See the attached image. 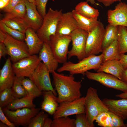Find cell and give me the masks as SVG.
Listing matches in <instances>:
<instances>
[{
    "mask_svg": "<svg viewBox=\"0 0 127 127\" xmlns=\"http://www.w3.org/2000/svg\"><path fill=\"white\" fill-rule=\"evenodd\" d=\"M79 27L88 32L93 30L99 24L98 18H88L81 15L74 9L72 11Z\"/></svg>",
    "mask_w": 127,
    "mask_h": 127,
    "instance_id": "603a6c76",
    "label": "cell"
},
{
    "mask_svg": "<svg viewBox=\"0 0 127 127\" xmlns=\"http://www.w3.org/2000/svg\"><path fill=\"white\" fill-rule=\"evenodd\" d=\"M95 121L98 125L103 127H114L111 118L108 111L103 112L96 118Z\"/></svg>",
    "mask_w": 127,
    "mask_h": 127,
    "instance_id": "d590c367",
    "label": "cell"
},
{
    "mask_svg": "<svg viewBox=\"0 0 127 127\" xmlns=\"http://www.w3.org/2000/svg\"><path fill=\"white\" fill-rule=\"evenodd\" d=\"M108 112L111 118L114 127H127V124L124 123L122 118L110 111Z\"/></svg>",
    "mask_w": 127,
    "mask_h": 127,
    "instance_id": "f35d334b",
    "label": "cell"
},
{
    "mask_svg": "<svg viewBox=\"0 0 127 127\" xmlns=\"http://www.w3.org/2000/svg\"><path fill=\"white\" fill-rule=\"evenodd\" d=\"M107 15L109 24L127 27V4L126 3L119 2L114 9L108 11Z\"/></svg>",
    "mask_w": 127,
    "mask_h": 127,
    "instance_id": "5bb4252c",
    "label": "cell"
},
{
    "mask_svg": "<svg viewBox=\"0 0 127 127\" xmlns=\"http://www.w3.org/2000/svg\"><path fill=\"white\" fill-rule=\"evenodd\" d=\"M63 14L61 9L59 11L49 8L43 18L41 26L36 32L44 43H49L51 36L56 34L58 23Z\"/></svg>",
    "mask_w": 127,
    "mask_h": 127,
    "instance_id": "277c9868",
    "label": "cell"
},
{
    "mask_svg": "<svg viewBox=\"0 0 127 127\" xmlns=\"http://www.w3.org/2000/svg\"><path fill=\"white\" fill-rule=\"evenodd\" d=\"M118 49L120 54L127 52V27L118 26L117 40Z\"/></svg>",
    "mask_w": 127,
    "mask_h": 127,
    "instance_id": "f546056e",
    "label": "cell"
},
{
    "mask_svg": "<svg viewBox=\"0 0 127 127\" xmlns=\"http://www.w3.org/2000/svg\"><path fill=\"white\" fill-rule=\"evenodd\" d=\"M48 0H35L36 5L38 11L43 18L45 15L46 7Z\"/></svg>",
    "mask_w": 127,
    "mask_h": 127,
    "instance_id": "ab89813d",
    "label": "cell"
},
{
    "mask_svg": "<svg viewBox=\"0 0 127 127\" xmlns=\"http://www.w3.org/2000/svg\"><path fill=\"white\" fill-rule=\"evenodd\" d=\"M48 117L43 111L39 112L31 119L28 127H43L45 120Z\"/></svg>",
    "mask_w": 127,
    "mask_h": 127,
    "instance_id": "8d00e7d4",
    "label": "cell"
},
{
    "mask_svg": "<svg viewBox=\"0 0 127 127\" xmlns=\"http://www.w3.org/2000/svg\"><path fill=\"white\" fill-rule=\"evenodd\" d=\"M88 32L79 28L72 32L70 35L72 41L71 49L68 51V59L74 56L80 60L86 57L85 48Z\"/></svg>",
    "mask_w": 127,
    "mask_h": 127,
    "instance_id": "9c48e42d",
    "label": "cell"
},
{
    "mask_svg": "<svg viewBox=\"0 0 127 127\" xmlns=\"http://www.w3.org/2000/svg\"><path fill=\"white\" fill-rule=\"evenodd\" d=\"M23 77L16 76L13 85L11 88L12 94L15 99L21 98L27 95L24 88L21 83Z\"/></svg>",
    "mask_w": 127,
    "mask_h": 127,
    "instance_id": "1f68e13d",
    "label": "cell"
},
{
    "mask_svg": "<svg viewBox=\"0 0 127 127\" xmlns=\"http://www.w3.org/2000/svg\"><path fill=\"white\" fill-rule=\"evenodd\" d=\"M84 103L85 113L90 127H95L94 121L100 114L109 111L99 97L97 90L90 87L87 89Z\"/></svg>",
    "mask_w": 127,
    "mask_h": 127,
    "instance_id": "3957f363",
    "label": "cell"
},
{
    "mask_svg": "<svg viewBox=\"0 0 127 127\" xmlns=\"http://www.w3.org/2000/svg\"><path fill=\"white\" fill-rule=\"evenodd\" d=\"M118 35V26H114L109 24L105 29L102 44L103 50L113 41L117 40Z\"/></svg>",
    "mask_w": 127,
    "mask_h": 127,
    "instance_id": "83f0119b",
    "label": "cell"
},
{
    "mask_svg": "<svg viewBox=\"0 0 127 127\" xmlns=\"http://www.w3.org/2000/svg\"><path fill=\"white\" fill-rule=\"evenodd\" d=\"M11 61L10 58L7 59L0 70V92L12 87L16 75L13 70Z\"/></svg>",
    "mask_w": 127,
    "mask_h": 127,
    "instance_id": "e0dca14e",
    "label": "cell"
},
{
    "mask_svg": "<svg viewBox=\"0 0 127 127\" xmlns=\"http://www.w3.org/2000/svg\"><path fill=\"white\" fill-rule=\"evenodd\" d=\"M10 0H0V9L2 10L8 4Z\"/></svg>",
    "mask_w": 127,
    "mask_h": 127,
    "instance_id": "bcb514c9",
    "label": "cell"
},
{
    "mask_svg": "<svg viewBox=\"0 0 127 127\" xmlns=\"http://www.w3.org/2000/svg\"><path fill=\"white\" fill-rule=\"evenodd\" d=\"M51 127H75V119H71L68 116L54 119Z\"/></svg>",
    "mask_w": 127,
    "mask_h": 127,
    "instance_id": "836d02e7",
    "label": "cell"
},
{
    "mask_svg": "<svg viewBox=\"0 0 127 127\" xmlns=\"http://www.w3.org/2000/svg\"><path fill=\"white\" fill-rule=\"evenodd\" d=\"M21 83L25 89L27 95L35 98L42 95L43 92L40 90L29 78L23 77L21 80Z\"/></svg>",
    "mask_w": 127,
    "mask_h": 127,
    "instance_id": "f1b7e54d",
    "label": "cell"
},
{
    "mask_svg": "<svg viewBox=\"0 0 127 127\" xmlns=\"http://www.w3.org/2000/svg\"><path fill=\"white\" fill-rule=\"evenodd\" d=\"M34 97L27 96L21 98L16 99L6 107L12 111L24 108H35L36 105L33 103Z\"/></svg>",
    "mask_w": 127,
    "mask_h": 127,
    "instance_id": "d4e9b609",
    "label": "cell"
},
{
    "mask_svg": "<svg viewBox=\"0 0 127 127\" xmlns=\"http://www.w3.org/2000/svg\"><path fill=\"white\" fill-rule=\"evenodd\" d=\"M55 90L60 103L71 101L81 97V82L75 80L73 75H65L53 72L52 73Z\"/></svg>",
    "mask_w": 127,
    "mask_h": 127,
    "instance_id": "6da1fadb",
    "label": "cell"
},
{
    "mask_svg": "<svg viewBox=\"0 0 127 127\" xmlns=\"http://www.w3.org/2000/svg\"><path fill=\"white\" fill-rule=\"evenodd\" d=\"M50 73L44 64L41 62L29 78L41 91H51L56 96L57 93L51 83Z\"/></svg>",
    "mask_w": 127,
    "mask_h": 127,
    "instance_id": "7c38bea8",
    "label": "cell"
},
{
    "mask_svg": "<svg viewBox=\"0 0 127 127\" xmlns=\"http://www.w3.org/2000/svg\"><path fill=\"white\" fill-rule=\"evenodd\" d=\"M85 75L88 79L97 81L109 88L127 92V83L111 74L104 72H86Z\"/></svg>",
    "mask_w": 127,
    "mask_h": 127,
    "instance_id": "ba28073f",
    "label": "cell"
},
{
    "mask_svg": "<svg viewBox=\"0 0 127 127\" xmlns=\"http://www.w3.org/2000/svg\"><path fill=\"white\" fill-rule=\"evenodd\" d=\"M52 121L48 117H47L45 120L43 127H51Z\"/></svg>",
    "mask_w": 127,
    "mask_h": 127,
    "instance_id": "7dc6e473",
    "label": "cell"
},
{
    "mask_svg": "<svg viewBox=\"0 0 127 127\" xmlns=\"http://www.w3.org/2000/svg\"><path fill=\"white\" fill-rule=\"evenodd\" d=\"M26 11V8L23 0L10 11L6 13L4 18L13 19L26 22L25 17Z\"/></svg>",
    "mask_w": 127,
    "mask_h": 127,
    "instance_id": "484cf974",
    "label": "cell"
},
{
    "mask_svg": "<svg viewBox=\"0 0 127 127\" xmlns=\"http://www.w3.org/2000/svg\"><path fill=\"white\" fill-rule=\"evenodd\" d=\"M99 2L102 3L104 6L107 7L110 6L115 2L117 1L120 2L122 0H96ZM95 0H86V1L90 2L92 5H97Z\"/></svg>",
    "mask_w": 127,
    "mask_h": 127,
    "instance_id": "b9f144b4",
    "label": "cell"
},
{
    "mask_svg": "<svg viewBox=\"0 0 127 127\" xmlns=\"http://www.w3.org/2000/svg\"><path fill=\"white\" fill-rule=\"evenodd\" d=\"M116 96L122 98L127 99V92H123L122 93L117 94L116 95Z\"/></svg>",
    "mask_w": 127,
    "mask_h": 127,
    "instance_id": "f907efd6",
    "label": "cell"
},
{
    "mask_svg": "<svg viewBox=\"0 0 127 127\" xmlns=\"http://www.w3.org/2000/svg\"><path fill=\"white\" fill-rule=\"evenodd\" d=\"M0 127H9L6 124L3 123L1 122H0Z\"/></svg>",
    "mask_w": 127,
    "mask_h": 127,
    "instance_id": "816d5d0a",
    "label": "cell"
},
{
    "mask_svg": "<svg viewBox=\"0 0 127 127\" xmlns=\"http://www.w3.org/2000/svg\"><path fill=\"white\" fill-rule=\"evenodd\" d=\"M4 114L15 125L28 127L31 119L39 111L40 108H24L15 111L2 108Z\"/></svg>",
    "mask_w": 127,
    "mask_h": 127,
    "instance_id": "52a82bcc",
    "label": "cell"
},
{
    "mask_svg": "<svg viewBox=\"0 0 127 127\" xmlns=\"http://www.w3.org/2000/svg\"><path fill=\"white\" fill-rule=\"evenodd\" d=\"M75 127H90L84 113L76 115Z\"/></svg>",
    "mask_w": 127,
    "mask_h": 127,
    "instance_id": "74e56055",
    "label": "cell"
},
{
    "mask_svg": "<svg viewBox=\"0 0 127 127\" xmlns=\"http://www.w3.org/2000/svg\"><path fill=\"white\" fill-rule=\"evenodd\" d=\"M1 20L8 27L24 33L29 27L25 22L4 18Z\"/></svg>",
    "mask_w": 127,
    "mask_h": 127,
    "instance_id": "4dcf8cb0",
    "label": "cell"
},
{
    "mask_svg": "<svg viewBox=\"0 0 127 127\" xmlns=\"http://www.w3.org/2000/svg\"><path fill=\"white\" fill-rule=\"evenodd\" d=\"M25 41L28 47L31 55L39 53L44 42L39 37L35 31L29 27L25 33Z\"/></svg>",
    "mask_w": 127,
    "mask_h": 127,
    "instance_id": "ffe728a7",
    "label": "cell"
},
{
    "mask_svg": "<svg viewBox=\"0 0 127 127\" xmlns=\"http://www.w3.org/2000/svg\"><path fill=\"white\" fill-rule=\"evenodd\" d=\"M102 101L109 111L119 116L124 120L127 119V99L115 100L105 98Z\"/></svg>",
    "mask_w": 127,
    "mask_h": 127,
    "instance_id": "ac0fdd59",
    "label": "cell"
},
{
    "mask_svg": "<svg viewBox=\"0 0 127 127\" xmlns=\"http://www.w3.org/2000/svg\"><path fill=\"white\" fill-rule=\"evenodd\" d=\"M39 53V57L50 73L57 70L59 63L55 59L48 43H44Z\"/></svg>",
    "mask_w": 127,
    "mask_h": 127,
    "instance_id": "d6986e66",
    "label": "cell"
},
{
    "mask_svg": "<svg viewBox=\"0 0 127 127\" xmlns=\"http://www.w3.org/2000/svg\"><path fill=\"white\" fill-rule=\"evenodd\" d=\"M41 60L36 55L23 58L12 65L16 76L29 78Z\"/></svg>",
    "mask_w": 127,
    "mask_h": 127,
    "instance_id": "8fae6325",
    "label": "cell"
},
{
    "mask_svg": "<svg viewBox=\"0 0 127 127\" xmlns=\"http://www.w3.org/2000/svg\"></svg>",
    "mask_w": 127,
    "mask_h": 127,
    "instance_id": "db71d44e",
    "label": "cell"
},
{
    "mask_svg": "<svg viewBox=\"0 0 127 127\" xmlns=\"http://www.w3.org/2000/svg\"><path fill=\"white\" fill-rule=\"evenodd\" d=\"M0 28L4 32L8 34L14 38L20 41H25V33L8 27L1 20L0 21Z\"/></svg>",
    "mask_w": 127,
    "mask_h": 127,
    "instance_id": "d6a6232c",
    "label": "cell"
},
{
    "mask_svg": "<svg viewBox=\"0 0 127 127\" xmlns=\"http://www.w3.org/2000/svg\"><path fill=\"white\" fill-rule=\"evenodd\" d=\"M71 41L70 35L56 34L51 36L49 44L55 59L59 63L63 64L67 61L68 48Z\"/></svg>",
    "mask_w": 127,
    "mask_h": 127,
    "instance_id": "5b68a950",
    "label": "cell"
},
{
    "mask_svg": "<svg viewBox=\"0 0 127 127\" xmlns=\"http://www.w3.org/2000/svg\"><path fill=\"white\" fill-rule=\"evenodd\" d=\"M4 42L11 61L14 63L30 56L25 42L16 40L8 34Z\"/></svg>",
    "mask_w": 127,
    "mask_h": 127,
    "instance_id": "30bf717a",
    "label": "cell"
},
{
    "mask_svg": "<svg viewBox=\"0 0 127 127\" xmlns=\"http://www.w3.org/2000/svg\"><path fill=\"white\" fill-rule=\"evenodd\" d=\"M103 54L98 56L91 55L80 60L78 63H74L71 61H67L62 66L58 68V72L66 71L71 75L80 74L84 75L86 72L94 69L97 70L103 63Z\"/></svg>",
    "mask_w": 127,
    "mask_h": 127,
    "instance_id": "7a4b0ae2",
    "label": "cell"
},
{
    "mask_svg": "<svg viewBox=\"0 0 127 127\" xmlns=\"http://www.w3.org/2000/svg\"><path fill=\"white\" fill-rule=\"evenodd\" d=\"M121 80L127 83V67L124 69Z\"/></svg>",
    "mask_w": 127,
    "mask_h": 127,
    "instance_id": "c3c4849f",
    "label": "cell"
},
{
    "mask_svg": "<svg viewBox=\"0 0 127 127\" xmlns=\"http://www.w3.org/2000/svg\"><path fill=\"white\" fill-rule=\"evenodd\" d=\"M124 69L119 60H109L103 62L97 72L109 74L121 80Z\"/></svg>",
    "mask_w": 127,
    "mask_h": 127,
    "instance_id": "44dd1931",
    "label": "cell"
},
{
    "mask_svg": "<svg viewBox=\"0 0 127 127\" xmlns=\"http://www.w3.org/2000/svg\"><path fill=\"white\" fill-rule=\"evenodd\" d=\"M26 8L25 20L29 27L37 31L41 26L43 18L38 11L36 5L28 0H24Z\"/></svg>",
    "mask_w": 127,
    "mask_h": 127,
    "instance_id": "2e32d148",
    "label": "cell"
},
{
    "mask_svg": "<svg viewBox=\"0 0 127 127\" xmlns=\"http://www.w3.org/2000/svg\"><path fill=\"white\" fill-rule=\"evenodd\" d=\"M79 28L72 12L63 13L59 21L56 34L70 35L74 30Z\"/></svg>",
    "mask_w": 127,
    "mask_h": 127,
    "instance_id": "9a60e30c",
    "label": "cell"
},
{
    "mask_svg": "<svg viewBox=\"0 0 127 127\" xmlns=\"http://www.w3.org/2000/svg\"><path fill=\"white\" fill-rule=\"evenodd\" d=\"M44 99L41 106V109L51 115H53L59 106L57 98L51 91H43Z\"/></svg>",
    "mask_w": 127,
    "mask_h": 127,
    "instance_id": "7402d4cb",
    "label": "cell"
},
{
    "mask_svg": "<svg viewBox=\"0 0 127 127\" xmlns=\"http://www.w3.org/2000/svg\"><path fill=\"white\" fill-rule=\"evenodd\" d=\"M103 62L109 60H119V53L117 40L113 41L108 46L103 50Z\"/></svg>",
    "mask_w": 127,
    "mask_h": 127,
    "instance_id": "4316f807",
    "label": "cell"
},
{
    "mask_svg": "<svg viewBox=\"0 0 127 127\" xmlns=\"http://www.w3.org/2000/svg\"><path fill=\"white\" fill-rule=\"evenodd\" d=\"M15 99L11 88L6 89L0 92V107L2 108L6 107Z\"/></svg>",
    "mask_w": 127,
    "mask_h": 127,
    "instance_id": "e575fe53",
    "label": "cell"
},
{
    "mask_svg": "<svg viewBox=\"0 0 127 127\" xmlns=\"http://www.w3.org/2000/svg\"><path fill=\"white\" fill-rule=\"evenodd\" d=\"M0 120L1 122L6 124L9 127H15L16 126L5 115L3 111L2 108L1 107H0Z\"/></svg>",
    "mask_w": 127,
    "mask_h": 127,
    "instance_id": "60d3db41",
    "label": "cell"
},
{
    "mask_svg": "<svg viewBox=\"0 0 127 127\" xmlns=\"http://www.w3.org/2000/svg\"><path fill=\"white\" fill-rule=\"evenodd\" d=\"M29 2L33 3L36 5L35 0H28Z\"/></svg>",
    "mask_w": 127,
    "mask_h": 127,
    "instance_id": "f5cc1de1",
    "label": "cell"
},
{
    "mask_svg": "<svg viewBox=\"0 0 127 127\" xmlns=\"http://www.w3.org/2000/svg\"><path fill=\"white\" fill-rule=\"evenodd\" d=\"M119 60L124 69L127 67V55L124 54H120Z\"/></svg>",
    "mask_w": 127,
    "mask_h": 127,
    "instance_id": "f6af8a7d",
    "label": "cell"
},
{
    "mask_svg": "<svg viewBox=\"0 0 127 127\" xmlns=\"http://www.w3.org/2000/svg\"><path fill=\"white\" fill-rule=\"evenodd\" d=\"M85 97L83 96L72 101L60 103L56 110L53 115V119L80 113H85Z\"/></svg>",
    "mask_w": 127,
    "mask_h": 127,
    "instance_id": "4fadbf2b",
    "label": "cell"
},
{
    "mask_svg": "<svg viewBox=\"0 0 127 127\" xmlns=\"http://www.w3.org/2000/svg\"><path fill=\"white\" fill-rule=\"evenodd\" d=\"M23 0H10L8 5L3 10L6 13L12 10L18 4Z\"/></svg>",
    "mask_w": 127,
    "mask_h": 127,
    "instance_id": "7bdbcfd3",
    "label": "cell"
},
{
    "mask_svg": "<svg viewBox=\"0 0 127 127\" xmlns=\"http://www.w3.org/2000/svg\"><path fill=\"white\" fill-rule=\"evenodd\" d=\"M75 10L81 15L88 18H98L99 15L98 10L89 5L87 1L79 3Z\"/></svg>",
    "mask_w": 127,
    "mask_h": 127,
    "instance_id": "cb8c5ba5",
    "label": "cell"
},
{
    "mask_svg": "<svg viewBox=\"0 0 127 127\" xmlns=\"http://www.w3.org/2000/svg\"><path fill=\"white\" fill-rule=\"evenodd\" d=\"M8 55L7 48L4 43L0 42V59L2 57H4Z\"/></svg>",
    "mask_w": 127,
    "mask_h": 127,
    "instance_id": "ee69618b",
    "label": "cell"
},
{
    "mask_svg": "<svg viewBox=\"0 0 127 127\" xmlns=\"http://www.w3.org/2000/svg\"><path fill=\"white\" fill-rule=\"evenodd\" d=\"M6 36V34L0 30V42L4 43Z\"/></svg>",
    "mask_w": 127,
    "mask_h": 127,
    "instance_id": "681fc988",
    "label": "cell"
},
{
    "mask_svg": "<svg viewBox=\"0 0 127 127\" xmlns=\"http://www.w3.org/2000/svg\"><path fill=\"white\" fill-rule=\"evenodd\" d=\"M105 32L104 25L100 22L93 30L88 33L86 46V57L102 52V44Z\"/></svg>",
    "mask_w": 127,
    "mask_h": 127,
    "instance_id": "8992f818",
    "label": "cell"
}]
</instances>
